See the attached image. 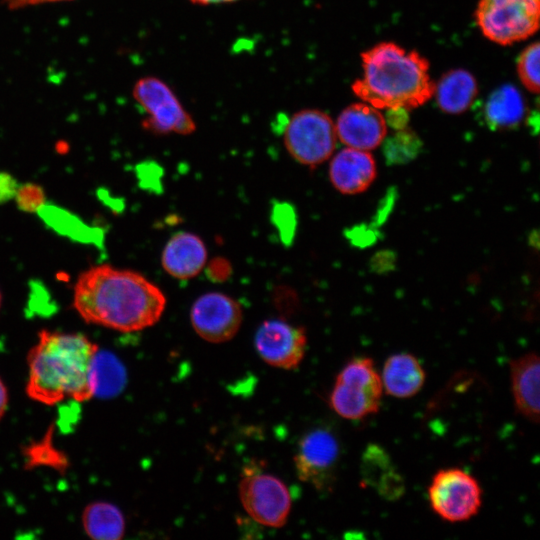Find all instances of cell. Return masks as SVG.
I'll return each mask as SVG.
<instances>
[{
  "label": "cell",
  "instance_id": "83f0119b",
  "mask_svg": "<svg viewBox=\"0 0 540 540\" xmlns=\"http://www.w3.org/2000/svg\"><path fill=\"white\" fill-rule=\"evenodd\" d=\"M1 3L7 7L9 10H18L30 6H36L46 3H55L62 1H71V0H0Z\"/></svg>",
  "mask_w": 540,
  "mask_h": 540
},
{
  "label": "cell",
  "instance_id": "5bb4252c",
  "mask_svg": "<svg viewBox=\"0 0 540 540\" xmlns=\"http://www.w3.org/2000/svg\"><path fill=\"white\" fill-rule=\"evenodd\" d=\"M376 174V162L370 152L350 147L336 153L329 166L332 185L346 195L364 192Z\"/></svg>",
  "mask_w": 540,
  "mask_h": 540
},
{
  "label": "cell",
  "instance_id": "ba28073f",
  "mask_svg": "<svg viewBox=\"0 0 540 540\" xmlns=\"http://www.w3.org/2000/svg\"><path fill=\"white\" fill-rule=\"evenodd\" d=\"M132 95L145 112L142 126L154 134L189 135L196 123L170 87L153 76L142 77L134 84Z\"/></svg>",
  "mask_w": 540,
  "mask_h": 540
},
{
  "label": "cell",
  "instance_id": "7402d4cb",
  "mask_svg": "<svg viewBox=\"0 0 540 540\" xmlns=\"http://www.w3.org/2000/svg\"><path fill=\"white\" fill-rule=\"evenodd\" d=\"M125 381L122 363L113 355L100 354L98 351L94 361L95 395H115L123 389Z\"/></svg>",
  "mask_w": 540,
  "mask_h": 540
},
{
  "label": "cell",
  "instance_id": "ac0fdd59",
  "mask_svg": "<svg viewBox=\"0 0 540 540\" xmlns=\"http://www.w3.org/2000/svg\"><path fill=\"white\" fill-rule=\"evenodd\" d=\"M478 92L474 76L467 70L454 69L441 77L434 86L439 108L448 114H460L473 103Z\"/></svg>",
  "mask_w": 540,
  "mask_h": 540
},
{
  "label": "cell",
  "instance_id": "f1b7e54d",
  "mask_svg": "<svg viewBox=\"0 0 540 540\" xmlns=\"http://www.w3.org/2000/svg\"><path fill=\"white\" fill-rule=\"evenodd\" d=\"M406 109L404 108H394L388 109V118L386 123L390 124L397 130L403 129L407 122Z\"/></svg>",
  "mask_w": 540,
  "mask_h": 540
},
{
  "label": "cell",
  "instance_id": "4316f807",
  "mask_svg": "<svg viewBox=\"0 0 540 540\" xmlns=\"http://www.w3.org/2000/svg\"><path fill=\"white\" fill-rule=\"evenodd\" d=\"M209 276L214 280H224L230 274L231 267L225 259H214L207 268Z\"/></svg>",
  "mask_w": 540,
  "mask_h": 540
},
{
  "label": "cell",
  "instance_id": "484cf974",
  "mask_svg": "<svg viewBox=\"0 0 540 540\" xmlns=\"http://www.w3.org/2000/svg\"><path fill=\"white\" fill-rule=\"evenodd\" d=\"M17 188V182L10 174L0 172V203L13 198Z\"/></svg>",
  "mask_w": 540,
  "mask_h": 540
},
{
  "label": "cell",
  "instance_id": "44dd1931",
  "mask_svg": "<svg viewBox=\"0 0 540 540\" xmlns=\"http://www.w3.org/2000/svg\"><path fill=\"white\" fill-rule=\"evenodd\" d=\"M84 532L94 540H120L125 533V518L121 510L106 501L89 503L81 516Z\"/></svg>",
  "mask_w": 540,
  "mask_h": 540
},
{
  "label": "cell",
  "instance_id": "2e32d148",
  "mask_svg": "<svg viewBox=\"0 0 540 540\" xmlns=\"http://www.w3.org/2000/svg\"><path fill=\"white\" fill-rule=\"evenodd\" d=\"M207 249L204 242L190 232H178L166 243L162 252L163 269L172 277L187 280L205 267Z\"/></svg>",
  "mask_w": 540,
  "mask_h": 540
},
{
  "label": "cell",
  "instance_id": "5b68a950",
  "mask_svg": "<svg viewBox=\"0 0 540 540\" xmlns=\"http://www.w3.org/2000/svg\"><path fill=\"white\" fill-rule=\"evenodd\" d=\"M476 22L482 34L499 45L526 40L539 28V0H479Z\"/></svg>",
  "mask_w": 540,
  "mask_h": 540
},
{
  "label": "cell",
  "instance_id": "4dcf8cb0",
  "mask_svg": "<svg viewBox=\"0 0 540 540\" xmlns=\"http://www.w3.org/2000/svg\"><path fill=\"white\" fill-rule=\"evenodd\" d=\"M189 1L195 4L206 5V4L228 3V2H234L237 0H189Z\"/></svg>",
  "mask_w": 540,
  "mask_h": 540
},
{
  "label": "cell",
  "instance_id": "d4e9b609",
  "mask_svg": "<svg viewBox=\"0 0 540 540\" xmlns=\"http://www.w3.org/2000/svg\"><path fill=\"white\" fill-rule=\"evenodd\" d=\"M14 197L18 208L23 212H36L45 204L43 188L34 183L18 186Z\"/></svg>",
  "mask_w": 540,
  "mask_h": 540
},
{
  "label": "cell",
  "instance_id": "8992f818",
  "mask_svg": "<svg viewBox=\"0 0 540 540\" xmlns=\"http://www.w3.org/2000/svg\"><path fill=\"white\" fill-rule=\"evenodd\" d=\"M288 153L300 164L316 167L332 155L337 135L335 123L318 109H303L286 122L283 133Z\"/></svg>",
  "mask_w": 540,
  "mask_h": 540
},
{
  "label": "cell",
  "instance_id": "6da1fadb",
  "mask_svg": "<svg viewBox=\"0 0 540 540\" xmlns=\"http://www.w3.org/2000/svg\"><path fill=\"white\" fill-rule=\"evenodd\" d=\"M166 297L143 275L98 265L79 275L73 307L87 323L119 332L146 329L159 321Z\"/></svg>",
  "mask_w": 540,
  "mask_h": 540
},
{
  "label": "cell",
  "instance_id": "d6986e66",
  "mask_svg": "<svg viewBox=\"0 0 540 540\" xmlns=\"http://www.w3.org/2000/svg\"><path fill=\"white\" fill-rule=\"evenodd\" d=\"M525 101L520 91L511 84L495 89L484 106V118L493 130L516 127L524 118Z\"/></svg>",
  "mask_w": 540,
  "mask_h": 540
},
{
  "label": "cell",
  "instance_id": "603a6c76",
  "mask_svg": "<svg viewBox=\"0 0 540 540\" xmlns=\"http://www.w3.org/2000/svg\"><path fill=\"white\" fill-rule=\"evenodd\" d=\"M420 150V140L411 131L400 129L385 144V156L391 164L405 163L414 158Z\"/></svg>",
  "mask_w": 540,
  "mask_h": 540
},
{
  "label": "cell",
  "instance_id": "277c9868",
  "mask_svg": "<svg viewBox=\"0 0 540 540\" xmlns=\"http://www.w3.org/2000/svg\"><path fill=\"white\" fill-rule=\"evenodd\" d=\"M383 393L374 360L364 356L355 357L336 376L329 404L340 417L361 420L379 411Z\"/></svg>",
  "mask_w": 540,
  "mask_h": 540
},
{
  "label": "cell",
  "instance_id": "f546056e",
  "mask_svg": "<svg viewBox=\"0 0 540 540\" xmlns=\"http://www.w3.org/2000/svg\"><path fill=\"white\" fill-rule=\"evenodd\" d=\"M9 402V394L5 383L0 377V420L3 418Z\"/></svg>",
  "mask_w": 540,
  "mask_h": 540
},
{
  "label": "cell",
  "instance_id": "1f68e13d",
  "mask_svg": "<svg viewBox=\"0 0 540 540\" xmlns=\"http://www.w3.org/2000/svg\"><path fill=\"white\" fill-rule=\"evenodd\" d=\"M0 303H1V295H0Z\"/></svg>",
  "mask_w": 540,
  "mask_h": 540
},
{
  "label": "cell",
  "instance_id": "52a82bcc",
  "mask_svg": "<svg viewBox=\"0 0 540 540\" xmlns=\"http://www.w3.org/2000/svg\"><path fill=\"white\" fill-rule=\"evenodd\" d=\"M482 488L467 471L450 467L437 471L428 487L431 510L449 523L465 522L482 506Z\"/></svg>",
  "mask_w": 540,
  "mask_h": 540
},
{
  "label": "cell",
  "instance_id": "9c48e42d",
  "mask_svg": "<svg viewBox=\"0 0 540 540\" xmlns=\"http://www.w3.org/2000/svg\"><path fill=\"white\" fill-rule=\"evenodd\" d=\"M239 498L254 521L273 528L286 524L291 510V495L279 478L263 473L251 464L244 468L239 483Z\"/></svg>",
  "mask_w": 540,
  "mask_h": 540
},
{
  "label": "cell",
  "instance_id": "7c38bea8",
  "mask_svg": "<svg viewBox=\"0 0 540 540\" xmlns=\"http://www.w3.org/2000/svg\"><path fill=\"white\" fill-rule=\"evenodd\" d=\"M255 348L269 365L292 370L302 362L307 349L304 328L280 319L264 321L255 334Z\"/></svg>",
  "mask_w": 540,
  "mask_h": 540
},
{
  "label": "cell",
  "instance_id": "e0dca14e",
  "mask_svg": "<svg viewBox=\"0 0 540 540\" xmlns=\"http://www.w3.org/2000/svg\"><path fill=\"white\" fill-rule=\"evenodd\" d=\"M383 391L394 398L415 396L424 386L426 372L413 354L401 352L389 356L380 374Z\"/></svg>",
  "mask_w": 540,
  "mask_h": 540
},
{
  "label": "cell",
  "instance_id": "cb8c5ba5",
  "mask_svg": "<svg viewBox=\"0 0 540 540\" xmlns=\"http://www.w3.org/2000/svg\"><path fill=\"white\" fill-rule=\"evenodd\" d=\"M540 45L534 42L527 46L517 59V74L527 90L539 92Z\"/></svg>",
  "mask_w": 540,
  "mask_h": 540
},
{
  "label": "cell",
  "instance_id": "7a4b0ae2",
  "mask_svg": "<svg viewBox=\"0 0 540 540\" xmlns=\"http://www.w3.org/2000/svg\"><path fill=\"white\" fill-rule=\"evenodd\" d=\"M99 347L81 333L43 329L27 354V396L52 406L95 396L94 361Z\"/></svg>",
  "mask_w": 540,
  "mask_h": 540
},
{
  "label": "cell",
  "instance_id": "30bf717a",
  "mask_svg": "<svg viewBox=\"0 0 540 540\" xmlns=\"http://www.w3.org/2000/svg\"><path fill=\"white\" fill-rule=\"evenodd\" d=\"M340 445L328 429L317 428L300 440L294 464L298 478L319 491H330L335 483Z\"/></svg>",
  "mask_w": 540,
  "mask_h": 540
},
{
  "label": "cell",
  "instance_id": "8fae6325",
  "mask_svg": "<svg viewBox=\"0 0 540 540\" xmlns=\"http://www.w3.org/2000/svg\"><path fill=\"white\" fill-rule=\"evenodd\" d=\"M242 319L239 303L220 292L201 295L190 310V320L195 332L211 343L231 340L239 331Z\"/></svg>",
  "mask_w": 540,
  "mask_h": 540
},
{
  "label": "cell",
  "instance_id": "ffe728a7",
  "mask_svg": "<svg viewBox=\"0 0 540 540\" xmlns=\"http://www.w3.org/2000/svg\"><path fill=\"white\" fill-rule=\"evenodd\" d=\"M363 479L378 492L394 499L404 491L402 477L393 467L388 454L377 445L369 446L362 459Z\"/></svg>",
  "mask_w": 540,
  "mask_h": 540
},
{
  "label": "cell",
  "instance_id": "3957f363",
  "mask_svg": "<svg viewBox=\"0 0 540 540\" xmlns=\"http://www.w3.org/2000/svg\"><path fill=\"white\" fill-rule=\"evenodd\" d=\"M362 77L352 89L377 109L416 108L434 93L426 58L393 42H381L361 55Z\"/></svg>",
  "mask_w": 540,
  "mask_h": 540
},
{
  "label": "cell",
  "instance_id": "9a60e30c",
  "mask_svg": "<svg viewBox=\"0 0 540 540\" xmlns=\"http://www.w3.org/2000/svg\"><path fill=\"white\" fill-rule=\"evenodd\" d=\"M509 376L516 412L529 422L537 424L540 419L538 354L528 352L511 360Z\"/></svg>",
  "mask_w": 540,
  "mask_h": 540
},
{
  "label": "cell",
  "instance_id": "4fadbf2b",
  "mask_svg": "<svg viewBox=\"0 0 540 540\" xmlns=\"http://www.w3.org/2000/svg\"><path fill=\"white\" fill-rule=\"evenodd\" d=\"M335 131L347 147L370 151L385 139L387 123L379 109L366 102L354 103L339 114Z\"/></svg>",
  "mask_w": 540,
  "mask_h": 540
}]
</instances>
